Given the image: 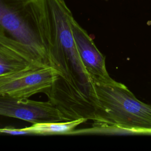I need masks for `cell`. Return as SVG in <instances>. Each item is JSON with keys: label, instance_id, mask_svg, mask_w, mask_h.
<instances>
[{"label": "cell", "instance_id": "4", "mask_svg": "<svg viewBox=\"0 0 151 151\" xmlns=\"http://www.w3.org/2000/svg\"><path fill=\"white\" fill-rule=\"evenodd\" d=\"M58 77L52 67L40 66L0 76V94L27 99L37 93L47 94Z\"/></svg>", "mask_w": 151, "mask_h": 151}, {"label": "cell", "instance_id": "3", "mask_svg": "<svg viewBox=\"0 0 151 151\" xmlns=\"http://www.w3.org/2000/svg\"><path fill=\"white\" fill-rule=\"evenodd\" d=\"M0 31L28 47L43 65H50L44 0H0Z\"/></svg>", "mask_w": 151, "mask_h": 151}, {"label": "cell", "instance_id": "7", "mask_svg": "<svg viewBox=\"0 0 151 151\" xmlns=\"http://www.w3.org/2000/svg\"><path fill=\"white\" fill-rule=\"evenodd\" d=\"M43 65L25 45L0 31V76Z\"/></svg>", "mask_w": 151, "mask_h": 151}, {"label": "cell", "instance_id": "8", "mask_svg": "<svg viewBox=\"0 0 151 151\" xmlns=\"http://www.w3.org/2000/svg\"><path fill=\"white\" fill-rule=\"evenodd\" d=\"M86 121V119H79L63 122L36 123L24 129L29 131L31 135L70 134L76 127Z\"/></svg>", "mask_w": 151, "mask_h": 151}, {"label": "cell", "instance_id": "5", "mask_svg": "<svg viewBox=\"0 0 151 151\" xmlns=\"http://www.w3.org/2000/svg\"><path fill=\"white\" fill-rule=\"evenodd\" d=\"M0 115L29 123L65 121L60 111L48 100L19 99L0 94Z\"/></svg>", "mask_w": 151, "mask_h": 151}, {"label": "cell", "instance_id": "9", "mask_svg": "<svg viewBox=\"0 0 151 151\" xmlns=\"http://www.w3.org/2000/svg\"><path fill=\"white\" fill-rule=\"evenodd\" d=\"M0 134H5L10 135H31L29 131L24 128L16 129L12 127H5L0 128Z\"/></svg>", "mask_w": 151, "mask_h": 151}, {"label": "cell", "instance_id": "6", "mask_svg": "<svg viewBox=\"0 0 151 151\" xmlns=\"http://www.w3.org/2000/svg\"><path fill=\"white\" fill-rule=\"evenodd\" d=\"M71 28L74 42L86 71L93 81L110 82L113 79L107 71L105 57L100 52L87 31L75 20H71Z\"/></svg>", "mask_w": 151, "mask_h": 151}, {"label": "cell", "instance_id": "2", "mask_svg": "<svg viewBox=\"0 0 151 151\" xmlns=\"http://www.w3.org/2000/svg\"><path fill=\"white\" fill-rule=\"evenodd\" d=\"M96 97L93 130L151 134V104L137 99L123 84L93 81Z\"/></svg>", "mask_w": 151, "mask_h": 151}, {"label": "cell", "instance_id": "1", "mask_svg": "<svg viewBox=\"0 0 151 151\" xmlns=\"http://www.w3.org/2000/svg\"><path fill=\"white\" fill-rule=\"evenodd\" d=\"M48 21L50 65L58 77L46 94L65 121L95 120L93 82L79 57L71 28L73 18L65 0H44Z\"/></svg>", "mask_w": 151, "mask_h": 151}]
</instances>
